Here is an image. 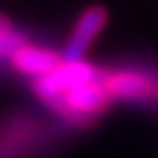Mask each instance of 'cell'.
Returning <instances> with one entry per match:
<instances>
[{
	"label": "cell",
	"instance_id": "obj_3",
	"mask_svg": "<svg viewBox=\"0 0 158 158\" xmlns=\"http://www.w3.org/2000/svg\"><path fill=\"white\" fill-rule=\"evenodd\" d=\"M48 136L31 114H13L0 125V158H22Z\"/></svg>",
	"mask_w": 158,
	"mask_h": 158
},
{
	"label": "cell",
	"instance_id": "obj_4",
	"mask_svg": "<svg viewBox=\"0 0 158 158\" xmlns=\"http://www.w3.org/2000/svg\"><path fill=\"white\" fill-rule=\"evenodd\" d=\"M106 22H108V11L103 7H88L73 27V33H70L68 42L64 46V53H62L64 59H68V62L84 59L90 44L97 40V35L103 31Z\"/></svg>",
	"mask_w": 158,
	"mask_h": 158
},
{
	"label": "cell",
	"instance_id": "obj_6",
	"mask_svg": "<svg viewBox=\"0 0 158 158\" xmlns=\"http://www.w3.org/2000/svg\"><path fill=\"white\" fill-rule=\"evenodd\" d=\"M29 42L24 31H18L15 27L0 29V59H9L22 44Z\"/></svg>",
	"mask_w": 158,
	"mask_h": 158
},
{
	"label": "cell",
	"instance_id": "obj_5",
	"mask_svg": "<svg viewBox=\"0 0 158 158\" xmlns=\"http://www.w3.org/2000/svg\"><path fill=\"white\" fill-rule=\"evenodd\" d=\"M9 62L18 73L35 79V77H44V75L53 73L64 62V55L48 46H33L27 42L9 57Z\"/></svg>",
	"mask_w": 158,
	"mask_h": 158
},
{
	"label": "cell",
	"instance_id": "obj_1",
	"mask_svg": "<svg viewBox=\"0 0 158 158\" xmlns=\"http://www.w3.org/2000/svg\"><path fill=\"white\" fill-rule=\"evenodd\" d=\"M110 103H112V97L106 86V70L90 81L77 84L64 90L62 94L53 97L51 101H46V106L64 123L75 127H86L97 123Z\"/></svg>",
	"mask_w": 158,
	"mask_h": 158
},
{
	"label": "cell",
	"instance_id": "obj_2",
	"mask_svg": "<svg viewBox=\"0 0 158 158\" xmlns=\"http://www.w3.org/2000/svg\"><path fill=\"white\" fill-rule=\"evenodd\" d=\"M106 86L112 101H125L136 106L158 103V70L121 68L106 73Z\"/></svg>",
	"mask_w": 158,
	"mask_h": 158
}]
</instances>
